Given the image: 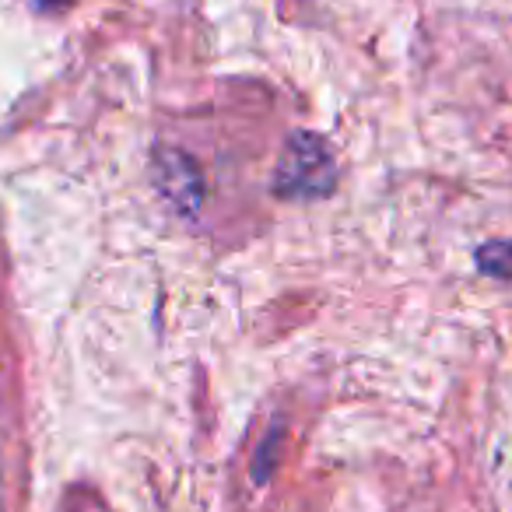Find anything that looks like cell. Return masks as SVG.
Segmentation results:
<instances>
[{
	"label": "cell",
	"instance_id": "cell-1",
	"mask_svg": "<svg viewBox=\"0 0 512 512\" xmlns=\"http://www.w3.org/2000/svg\"><path fill=\"white\" fill-rule=\"evenodd\" d=\"M330 186H334L330 151L313 134H295V141L281 155V169H278L281 197H323Z\"/></svg>",
	"mask_w": 512,
	"mask_h": 512
}]
</instances>
